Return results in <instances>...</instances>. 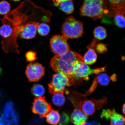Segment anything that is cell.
<instances>
[{"mask_svg": "<svg viewBox=\"0 0 125 125\" xmlns=\"http://www.w3.org/2000/svg\"><path fill=\"white\" fill-rule=\"evenodd\" d=\"M88 117L79 109L75 108L72 113L70 121L75 125H83L86 122Z\"/></svg>", "mask_w": 125, "mask_h": 125, "instance_id": "cell-12", "label": "cell"}, {"mask_svg": "<svg viewBox=\"0 0 125 125\" xmlns=\"http://www.w3.org/2000/svg\"><path fill=\"white\" fill-rule=\"evenodd\" d=\"M104 0L107 3V0Z\"/></svg>", "mask_w": 125, "mask_h": 125, "instance_id": "cell-36", "label": "cell"}, {"mask_svg": "<svg viewBox=\"0 0 125 125\" xmlns=\"http://www.w3.org/2000/svg\"><path fill=\"white\" fill-rule=\"evenodd\" d=\"M110 6H115L125 4V0H107Z\"/></svg>", "mask_w": 125, "mask_h": 125, "instance_id": "cell-28", "label": "cell"}, {"mask_svg": "<svg viewBox=\"0 0 125 125\" xmlns=\"http://www.w3.org/2000/svg\"><path fill=\"white\" fill-rule=\"evenodd\" d=\"M106 67L92 69L83 62L78 61L74 64L73 67V78L76 79H88V77L93 74H97L106 71Z\"/></svg>", "mask_w": 125, "mask_h": 125, "instance_id": "cell-6", "label": "cell"}, {"mask_svg": "<svg viewBox=\"0 0 125 125\" xmlns=\"http://www.w3.org/2000/svg\"><path fill=\"white\" fill-rule=\"evenodd\" d=\"M68 0H53V1L54 5L56 7H57L61 2Z\"/></svg>", "mask_w": 125, "mask_h": 125, "instance_id": "cell-30", "label": "cell"}, {"mask_svg": "<svg viewBox=\"0 0 125 125\" xmlns=\"http://www.w3.org/2000/svg\"><path fill=\"white\" fill-rule=\"evenodd\" d=\"M46 116L47 122L50 124L56 125L60 121L61 116L58 111L51 110Z\"/></svg>", "mask_w": 125, "mask_h": 125, "instance_id": "cell-15", "label": "cell"}, {"mask_svg": "<svg viewBox=\"0 0 125 125\" xmlns=\"http://www.w3.org/2000/svg\"><path fill=\"white\" fill-rule=\"evenodd\" d=\"M31 92L34 96L39 97L44 94L45 90L43 86L39 84L34 85L31 89Z\"/></svg>", "mask_w": 125, "mask_h": 125, "instance_id": "cell-19", "label": "cell"}, {"mask_svg": "<svg viewBox=\"0 0 125 125\" xmlns=\"http://www.w3.org/2000/svg\"><path fill=\"white\" fill-rule=\"evenodd\" d=\"M10 9V5L8 1L3 0L0 2V15H7Z\"/></svg>", "mask_w": 125, "mask_h": 125, "instance_id": "cell-22", "label": "cell"}, {"mask_svg": "<svg viewBox=\"0 0 125 125\" xmlns=\"http://www.w3.org/2000/svg\"><path fill=\"white\" fill-rule=\"evenodd\" d=\"M12 121L9 119L5 117L0 114V125H11Z\"/></svg>", "mask_w": 125, "mask_h": 125, "instance_id": "cell-26", "label": "cell"}, {"mask_svg": "<svg viewBox=\"0 0 125 125\" xmlns=\"http://www.w3.org/2000/svg\"><path fill=\"white\" fill-rule=\"evenodd\" d=\"M52 15L50 11L38 7L29 0L22 1L1 20L2 22L8 26L11 34L10 40L2 47L5 52L19 54L17 40L23 28L32 22L48 23Z\"/></svg>", "mask_w": 125, "mask_h": 125, "instance_id": "cell-1", "label": "cell"}, {"mask_svg": "<svg viewBox=\"0 0 125 125\" xmlns=\"http://www.w3.org/2000/svg\"></svg>", "mask_w": 125, "mask_h": 125, "instance_id": "cell-38", "label": "cell"}, {"mask_svg": "<svg viewBox=\"0 0 125 125\" xmlns=\"http://www.w3.org/2000/svg\"><path fill=\"white\" fill-rule=\"evenodd\" d=\"M88 49L83 58L84 63L87 65H91L96 62L97 55L94 49L90 48Z\"/></svg>", "mask_w": 125, "mask_h": 125, "instance_id": "cell-14", "label": "cell"}, {"mask_svg": "<svg viewBox=\"0 0 125 125\" xmlns=\"http://www.w3.org/2000/svg\"><path fill=\"white\" fill-rule=\"evenodd\" d=\"M83 125H92L91 123H85Z\"/></svg>", "mask_w": 125, "mask_h": 125, "instance_id": "cell-33", "label": "cell"}, {"mask_svg": "<svg viewBox=\"0 0 125 125\" xmlns=\"http://www.w3.org/2000/svg\"><path fill=\"white\" fill-rule=\"evenodd\" d=\"M96 104L93 101L86 98L81 103L79 109L87 116L94 115L96 111Z\"/></svg>", "mask_w": 125, "mask_h": 125, "instance_id": "cell-11", "label": "cell"}, {"mask_svg": "<svg viewBox=\"0 0 125 125\" xmlns=\"http://www.w3.org/2000/svg\"><path fill=\"white\" fill-rule=\"evenodd\" d=\"M37 31L39 35L42 36L47 35L49 33L50 29L47 23H40L37 27Z\"/></svg>", "mask_w": 125, "mask_h": 125, "instance_id": "cell-20", "label": "cell"}, {"mask_svg": "<svg viewBox=\"0 0 125 125\" xmlns=\"http://www.w3.org/2000/svg\"><path fill=\"white\" fill-rule=\"evenodd\" d=\"M73 83L74 80L71 76L62 73H57L53 75L52 81L48 84V90L52 94H64L67 90L65 87L70 86Z\"/></svg>", "mask_w": 125, "mask_h": 125, "instance_id": "cell-4", "label": "cell"}, {"mask_svg": "<svg viewBox=\"0 0 125 125\" xmlns=\"http://www.w3.org/2000/svg\"><path fill=\"white\" fill-rule=\"evenodd\" d=\"M125 104H123V108H122V111L123 114H125Z\"/></svg>", "mask_w": 125, "mask_h": 125, "instance_id": "cell-31", "label": "cell"}, {"mask_svg": "<svg viewBox=\"0 0 125 125\" xmlns=\"http://www.w3.org/2000/svg\"><path fill=\"white\" fill-rule=\"evenodd\" d=\"M109 14L114 18L115 25L121 28L125 27V4L110 6Z\"/></svg>", "mask_w": 125, "mask_h": 125, "instance_id": "cell-10", "label": "cell"}, {"mask_svg": "<svg viewBox=\"0 0 125 125\" xmlns=\"http://www.w3.org/2000/svg\"><path fill=\"white\" fill-rule=\"evenodd\" d=\"M83 62L82 56L78 53L70 50L62 55H56L51 59L50 64L54 71L73 76V67L78 61Z\"/></svg>", "mask_w": 125, "mask_h": 125, "instance_id": "cell-2", "label": "cell"}, {"mask_svg": "<svg viewBox=\"0 0 125 125\" xmlns=\"http://www.w3.org/2000/svg\"><path fill=\"white\" fill-rule=\"evenodd\" d=\"M60 121L59 125H68L70 121L69 116L66 113H62L60 116Z\"/></svg>", "mask_w": 125, "mask_h": 125, "instance_id": "cell-24", "label": "cell"}, {"mask_svg": "<svg viewBox=\"0 0 125 125\" xmlns=\"http://www.w3.org/2000/svg\"><path fill=\"white\" fill-rule=\"evenodd\" d=\"M96 50L98 52L101 53L107 51V48L105 45L99 44L96 47Z\"/></svg>", "mask_w": 125, "mask_h": 125, "instance_id": "cell-29", "label": "cell"}, {"mask_svg": "<svg viewBox=\"0 0 125 125\" xmlns=\"http://www.w3.org/2000/svg\"><path fill=\"white\" fill-rule=\"evenodd\" d=\"M59 9L67 14L73 13L74 10V6L72 0L61 2L58 6Z\"/></svg>", "mask_w": 125, "mask_h": 125, "instance_id": "cell-16", "label": "cell"}, {"mask_svg": "<svg viewBox=\"0 0 125 125\" xmlns=\"http://www.w3.org/2000/svg\"><path fill=\"white\" fill-rule=\"evenodd\" d=\"M12 0L14 1H20V0Z\"/></svg>", "mask_w": 125, "mask_h": 125, "instance_id": "cell-35", "label": "cell"}, {"mask_svg": "<svg viewBox=\"0 0 125 125\" xmlns=\"http://www.w3.org/2000/svg\"><path fill=\"white\" fill-rule=\"evenodd\" d=\"M91 124L92 125H99L98 123L95 121L93 122Z\"/></svg>", "mask_w": 125, "mask_h": 125, "instance_id": "cell-32", "label": "cell"}, {"mask_svg": "<svg viewBox=\"0 0 125 125\" xmlns=\"http://www.w3.org/2000/svg\"><path fill=\"white\" fill-rule=\"evenodd\" d=\"M109 119H110V125H125V116L117 113L115 109L112 110V113Z\"/></svg>", "mask_w": 125, "mask_h": 125, "instance_id": "cell-13", "label": "cell"}, {"mask_svg": "<svg viewBox=\"0 0 125 125\" xmlns=\"http://www.w3.org/2000/svg\"><path fill=\"white\" fill-rule=\"evenodd\" d=\"M107 3L104 0H84L80 9L81 14L94 20L100 19L104 14L107 13Z\"/></svg>", "mask_w": 125, "mask_h": 125, "instance_id": "cell-3", "label": "cell"}, {"mask_svg": "<svg viewBox=\"0 0 125 125\" xmlns=\"http://www.w3.org/2000/svg\"><path fill=\"white\" fill-rule=\"evenodd\" d=\"M112 113V110L110 109H103L102 112L101 117L102 119L104 118L108 120L110 119Z\"/></svg>", "mask_w": 125, "mask_h": 125, "instance_id": "cell-27", "label": "cell"}, {"mask_svg": "<svg viewBox=\"0 0 125 125\" xmlns=\"http://www.w3.org/2000/svg\"><path fill=\"white\" fill-rule=\"evenodd\" d=\"M67 39L63 35H55L50 41L52 51L56 55H62L70 50Z\"/></svg>", "mask_w": 125, "mask_h": 125, "instance_id": "cell-7", "label": "cell"}, {"mask_svg": "<svg viewBox=\"0 0 125 125\" xmlns=\"http://www.w3.org/2000/svg\"><path fill=\"white\" fill-rule=\"evenodd\" d=\"M14 106L13 103L11 101L6 103L4 106L3 115L6 118H10L11 111Z\"/></svg>", "mask_w": 125, "mask_h": 125, "instance_id": "cell-23", "label": "cell"}, {"mask_svg": "<svg viewBox=\"0 0 125 125\" xmlns=\"http://www.w3.org/2000/svg\"><path fill=\"white\" fill-rule=\"evenodd\" d=\"M32 110L34 113L40 115L41 118H44L51 110V107L44 96H41L34 99Z\"/></svg>", "mask_w": 125, "mask_h": 125, "instance_id": "cell-9", "label": "cell"}, {"mask_svg": "<svg viewBox=\"0 0 125 125\" xmlns=\"http://www.w3.org/2000/svg\"><path fill=\"white\" fill-rule=\"evenodd\" d=\"M36 53L30 51L26 53V57L28 62L33 61L37 59Z\"/></svg>", "mask_w": 125, "mask_h": 125, "instance_id": "cell-25", "label": "cell"}, {"mask_svg": "<svg viewBox=\"0 0 125 125\" xmlns=\"http://www.w3.org/2000/svg\"><path fill=\"white\" fill-rule=\"evenodd\" d=\"M83 31V23L75 19L72 16L68 17L65 20L61 28L62 35L67 40L79 38L82 36Z\"/></svg>", "mask_w": 125, "mask_h": 125, "instance_id": "cell-5", "label": "cell"}, {"mask_svg": "<svg viewBox=\"0 0 125 125\" xmlns=\"http://www.w3.org/2000/svg\"><path fill=\"white\" fill-rule=\"evenodd\" d=\"M95 79L97 83L102 86L107 85L110 82L109 76L105 73L98 75Z\"/></svg>", "mask_w": 125, "mask_h": 125, "instance_id": "cell-21", "label": "cell"}, {"mask_svg": "<svg viewBox=\"0 0 125 125\" xmlns=\"http://www.w3.org/2000/svg\"><path fill=\"white\" fill-rule=\"evenodd\" d=\"M1 72H2V69L1 68H0V75L1 74Z\"/></svg>", "mask_w": 125, "mask_h": 125, "instance_id": "cell-34", "label": "cell"}, {"mask_svg": "<svg viewBox=\"0 0 125 125\" xmlns=\"http://www.w3.org/2000/svg\"><path fill=\"white\" fill-rule=\"evenodd\" d=\"M1 96V93H0V96Z\"/></svg>", "mask_w": 125, "mask_h": 125, "instance_id": "cell-37", "label": "cell"}, {"mask_svg": "<svg viewBox=\"0 0 125 125\" xmlns=\"http://www.w3.org/2000/svg\"><path fill=\"white\" fill-rule=\"evenodd\" d=\"M94 34L95 39L100 40H104L107 36L106 29L100 26L95 28L94 31Z\"/></svg>", "mask_w": 125, "mask_h": 125, "instance_id": "cell-17", "label": "cell"}, {"mask_svg": "<svg viewBox=\"0 0 125 125\" xmlns=\"http://www.w3.org/2000/svg\"><path fill=\"white\" fill-rule=\"evenodd\" d=\"M52 101L54 105L58 107L63 105L65 102V98L63 94L57 93L54 94L52 97Z\"/></svg>", "mask_w": 125, "mask_h": 125, "instance_id": "cell-18", "label": "cell"}, {"mask_svg": "<svg viewBox=\"0 0 125 125\" xmlns=\"http://www.w3.org/2000/svg\"><path fill=\"white\" fill-rule=\"evenodd\" d=\"M45 68L41 64L32 62L26 68V73L30 82H38L44 75Z\"/></svg>", "mask_w": 125, "mask_h": 125, "instance_id": "cell-8", "label": "cell"}]
</instances>
